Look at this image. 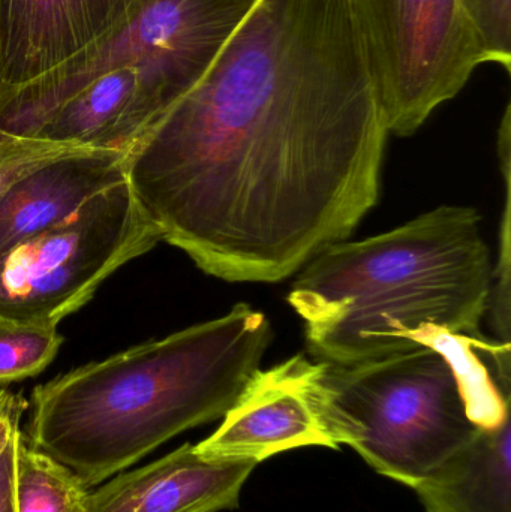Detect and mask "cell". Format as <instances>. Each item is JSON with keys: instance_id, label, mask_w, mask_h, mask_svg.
<instances>
[{"instance_id": "cell-5", "label": "cell", "mask_w": 511, "mask_h": 512, "mask_svg": "<svg viewBox=\"0 0 511 512\" xmlns=\"http://www.w3.org/2000/svg\"><path fill=\"white\" fill-rule=\"evenodd\" d=\"M257 2L149 0L92 53L2 99L0 131L33 137L63 102L120 68H132L140 77L141 107L150 131L212 68Z\"/></svg>"}, {"instance_id": "cell-12", "label": "cell", "mask_w": 511, "mask_h": 512, "mask_svg": "<svg viewBox=\"0 0 511 512\" xmlns=\"http://www.w3.org/2000/svg\"><path fill=\"white\" fill-rule=\"evenodd\" d=\"M147 131L140 77L132 68H120L63 102L33 137L129 156Z\"/></svg>"}, {"instance_id": "cell-14", "label": "cell", "mask_w": 511, "mask_h": 512, "mask_svg": "<svg viewBox=\"0 0 511 512\" xmlns=\"http://www.w3.org/2000/svg\"><path fill=\"white\" fill-rule=\"evenodd\" d=\"M89 487L21 435L15 453V512H83Z\"/></svg>"}, {"instance_id": "cell-6", "label": "cell", "mask_w": 511, "mask_h": 512, "mask_svg": "<svg viewBox=\"0 0 511 512\" xmlns=\"http://www.w3.org/2000/svg\"><path fill=\"white\" fill-rule=\"evenodd\" d=\"M161 231L128 180L56 227L0 255V322L57 327L123 265L152 251Z\"/></svg>"}, {"instance_id": "cell-15", "label": "cell", "mask_w": 511, "mask_h": 512, "mask_svg": "<svg viewBox=\"0 0 511 512\" xmlns=\"http://www.w3.org/2000/svg\"><path fill=\"white\" fill-rule=\"evenodd\" d=\"M62 345L57 327L0 322V385L44 372Z\"/></svg>"}, {"instance_id": "cell-13", "label": "cell", "mask_w": 511, "mask_h": 512, "mask_svg": "<svg viewBox=\"0 0 511 512\" xmlns=\"http://www.w3.org/2000/svg\"><path fill=\"white\" fill-rule=\"evenodd\" d=\"M414 490L426 512H511V415Z\"/></svg>"}, {"instance_id": "cell-19", "label": "cell", "mask_w": 511, "mask_h": 512, "mask_svg": "<svg viewBox=\"0 0 511 512\" xmlns=\"http://www.w3.org/2000/svg\"><path fill=\"white\" fill-rule=\"evenodd\" d=\"M27 406L21 394L0 388V512H15V453Z\"/></svg>"}, {"instance_id": "cell-2", "label": "cell", "mask_w": 511, "mask_h": 512, "mask_svg": "<svg viewBox=\"0 0 511 512\" xmlns=\"http://www.w3.org/2000/svg\"><path fill=\"white\" fill-rule=\"evenodd\" d=\"M272 340L263 312H230L56 376L32 393L27 442L95 487L234 405Z\"/></svg>"}, {"instance_id": "cell-9", "label": "cell", "mask_w": 511, "mask_h": 512, "mask_svg": "<svg viewBox=\"0 0 511 512\" xmlns=\"http://www.w3.org/2000/svg\"><path fill=\"white\" fill-rule=\"evenodd\" d=\"M149 0H0V101L81 57Z\"/></svg>"}, {"instance_id": "cell-1", "label": "cell", "mask_w": 511, "mask_h": 512, "mask_svg": "<svg viewBox=\"0 0 511 512\" xmlns=\"http://www.w3.org/2000/svg\"><path fill=\"white\" fill-rule=\"evenodd\" d=\"M389 134L347 0H258L128 156V183L204 273L281 282L377 204Z\"/></svg>"}, {"instance_id": "cell-18", "label": "cell", "mask_w": 511, "mask_h": 512, "mask_svg": "<svg viewBox=\"0 0 511 512\" xmlns=\"http://www.w3.org/2000/svg\"><path fill=\"white\" fill-rule=\"evenodd\" d=\"M486 63L511 71V0H461Z\"/></svg>"}, {"instance_id": "cell-11", "label": "cell", "mask_w": 511, "mask_h": 512, "mask_svg": "<svg viewBox=\"0 0 511 512\" xmlns=\"http://www.w3.org/2000/svg\"><path fill=\"white\" fill-rule=\"evenodd\" d=\"M126 180L128 156L111 150L74 153L36 168L0 198V255Z\"/></svg>"}, {"instance_id": "cell-10", "label": "cell", "mask_w": 511, "mask_h": 512, "mask_svg": "<svg viewBox=\"0 0 511 512\" xmlns=\"http://www.w3.org/2000/svg\"><path fill=\"white\" fill-rule=\"evenodd\" d=\"M257 463L203 459L185 444L89 492L83 512H219L239 505Z\"/></svg>"}, {"instance_id": "cell-7", "label": "cell", "mask_w": 511, "mask_h": 512, "mask_svg": "<svg viewBox=\"0 0 511 512\" xmlns=\"http://www.w3.org/2000/svg\"><path fill=\"white\" fill-rule=\"evenodd\" d=\"M387 129L410 137L485 56L461 0H347Z\"/></svg>"}, {"instance_id": "cell-16", "label": "cell", "mask_w": 511, "mask_h": 512, "mask_svg": "<svg viewBox=\"0 0 511 512\" xmlns=\"http://www.w3.org/2000/svg\"><path fill=\"white\" fill-rule=\"evenodd\" d=\"M498 152H500L501 173L504 179V212L500 228V258L492 273V291L489 298L488 313L492 327L498 336V342L510 343V176H511V108L504 111L503 122L498 134Z\"/></svg>"}, {"instance_id": "cell-3", "label": "cell", "mask_w": 511, "mask_h": 512, "mask_svg": "<svg viewBox=\"0 0 511 512\" xmlns=\"http://www.w3.org/2000/svg\"><path fill=\"white\" fill-rule=\"evenodd\" d=\"M492 273L479 213L441 206L387 233L324 249L297 273L288 303L315 360L354 366L411 351L408 334L426 325L482 334Z\"/></svg>"}, {"instance_id": "cell-4", "label": "cell", "mask_w": 511, "mask_h": 512, "mask_svg": "<svg viewBox=\"0 0 511 512\" xmlns=\"http://www.w3.org/2000/svg\"><path fill=\"white\" fill-rule=\"evenodd\" d=\"M408 342L411 351L378 360L326 364L324 414L339 447L416 489L510 417V343L432 325Z\"/></svg>"}, {"instance_id": "cell-17", "label": "cell", "mask_w": 511, "mask_h": 512, "mask_svg": "<svg viewBox=\"0 0 511 512\" xmlns=\"http://www.w3.org/2000/svg\"><path fill=\"white\" fill-rule=\"evenodd\" d=\"M87 147L54 143L35 137H18L0 131V198L17 180L36 168L74 153L89 152Z\"/></svg>"}, {"instance_id": "cell-8", "label": "cell", "mask_w": 511, "mask_h": 512, "mask_svg": "<svg viewBox=\"0 0 511 512\" xmlns=\"http://www.w3.org/2000/svg\"><path fill=\"white\" fill-rule=\"evenodd\" d=\"M326 363L294 355L258 369L209 438L195 445L203 459L261 463L303 447L339 448L324 414Z\"/></svg>"}]
</instances>
